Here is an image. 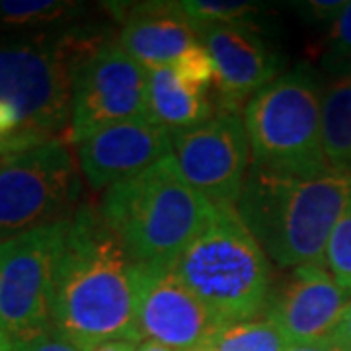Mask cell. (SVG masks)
<instances>
[{
    "label": "cell",
    "instance_id": "obj_1",
    "mask_svg": "<svg viewBox=\"0 0 351 351\" xmlns=\"http://www.w3.org/2000/svg\"><path fill=\"white\" fill-rule=\"evenodd\" d=\"M143 265L131 260L98 207L78 205L64 223L51 287V328L78 350L141 341Z\"/></svg>",
    "mask_w": 351,
    "mask_h": 351
},
{
    "label": "cell",
    "instance_id": "obj_2",
    "mask_svg": "<svg viewBox=\"0 0 351 351\" xmlns=\"http://www.w3.org/2000/svg\"><path fill=\"white\" fill-rule=\"evenodd\" d=\"M351 201V174L295 178L252 164L237 211L279 267L324 263L328 240Z\"/></svg>",
    "mask_w": 351,
    "mask_h": 351
},
{
    "label": "cell",
    "instance_id": "obj_3",
    "mask_svg": "<svg viewBox=\"0 0 351 351\" xmlns=\"http://www.w3.org/2000/svg\"><path fill=\"white\" fill-rule=\"evenodd\" d=\"M217 205L180 174L172 154L104 191L100 217L138 265H174L213 219Z\"/></svg>",
    "mask_w": 351,
    "mask_h": 351
},
{
    "label": "cell",
    "instance_id": "obj_4",
    "mask_svg": "<svg viewBox=\"0 0 351 351\" xmlns=\"http://www.w3.org/2000/svg\"><path fill=\"white\" fill-rule=\"evenodd\" d=\"M108 41L86 29L0 41V106L12 108L38 143H69L75 78Z\"/></svg>",
    "mask_w": 351,
    "mask_h": 351
},
{
    "label": "cell",
    "instance_id": "obj_5",
    "mask_svg": "<svg viewBox=\"0 0 351 351\" xmlns=\"http://www.w3.org/2000/svg\"><path fill=\"white\" fill-rule=\"evenodd\" d=\"M174 271L225 324L254 320L271 299L269 258L232 205H217Z\"/></svg>",
    "mask_w": 351,
    "mask_h": 351
},
{
    "label": "cell",
    "instance_id": "obj_6",
    "mask_svg": "<svg viewBox=\"0 0 351 351\" xmlns=\"http://www.w3.org/2000/svg\"><path fill=\"white\" fill-rule=\"evenodd\" d=\"M254 166L295 178L326 174L322 94L306 69L277 76L244 106Z\"/></svg>",
    "mask_w": 351,
    "mask_h": 351
},
{
    "label": "cell",
    "instance_id": "obj_7",
    "mask_svg": "<svg viewBox=\"0 0 351 351\" xmlns=\"http://www.w3.org/2000/svg\"><path fill=\"white\" fill-rule=\"evenodd\" d=\"M80 193L75 156L63 138L0 158V242L75 213Z\"/></svg>",
    "mask_w": 351,
    "mask_h": 351
},
{
    "label": "cell",
    "instance_id": "obj_8",
    "mask_svg": "<svg viewBox=\"0 0 351 351\" xmlns=\"http://www.w3.org/2000/svg\"><path fill=\"white\" fill-rule=\"evenodd\" d=\"M66 219L0 242V328L14 341L51 328L53 271Z\"/></svg>",
    "mask_w": 351,
    "mask_h": 351
},
{
    "label": "cell",
    "instance_id": "obj_9",
    "mask_svg": "<svg viewBox=\"0 0 351 351\" xmlns=\"http://www.w3.org/2000/svg\"><path fill=\"white\" fill-rule=\"evenodd\" d=\"M137 117H149V71L119 41H108L75 78L69 143Z\"/></svg>",
    "mask_w": 351,
    "mask_h": 351
},
{
    "label": "cell",
    "instance_id": "obj_10",
    "mask_svg": "<svg viewBox=\"0 0 351 351\" xmlns=\"http://www.w3.org/2000/svg\"><path fill=\"white\" fill-rule=\"evenodd\" d=\"M172 158L193 189L213 205L237 207L250 170L244 117L221 110L201 125L172 133Z\"/></svg>",
    "mask_w": 351,
    "mask_h": 351
},
{
    "label": "cell",
    "instance_id": "obj_11",
    "mask_svg": "<svg viewBox=\"0 0 351 351\" xmlns=\"http://www.w3.org/2000/svg\"><path fill=\"white\" fill-rule=\"evenodd\" d=\"M225 322L180 279L174 265H143L141 336L172 351L207 350Z\"/></svg>",
    "mask_w": 351,
    "mask_h": 351
},
{
    "label": "cell",
    "instance_id": "obj_12",
    "mask_svg": "<svg viewBox=\"0 0 351 351\" xmlns=\"http://www.w3.org/2000/svg\"><path fill=\"white\" fill-rule=\"evenodd\" d=\"M350 304L351 291L339 285L326 263H306L291 271L265 313L291 346L318 343L330 339Z\"/></svg>",
    "mask_w": 351,
    "mask_h": 351
},
{
    "label": "cell",
    "instance_id": "obj_13",
    "mask_svg": "<svg viewBox=\"0 0 351 351\" xmlns=\"http://www.w3.org/2000/svg\"><path fill=\"white\" fill-rule=\"evenodd\" d=\"M78 164L94 191L147 172L172 154V133L151 117L106 127L76 145Z\"/></svg>",
    "mask_w": 351,
    "mask_h": 351
},
{
    "label": "cell",
    "instance_id": "obj_14",
    "mask_svg": "<svg viewBox=\"0 0 351 351\" xmlns=\"http://www.w3.org/2000/svg\"><path fill=\"white\" fill-rule=\"evenodd\" d=\"M201 36L213 59V88L221 110L239 112V106L271 84L279 75V55L265 45L250 25H209L201 29Z\"/></svg>",
    "mask_w": 351,
    "mask_h": 351
},
{
    "label": "cell",
    "instance_id": "obj_15",
    "mask_svg": "<svg viewBox=\"0 0 351 351\" xmlns=\"http://www.w3.org/2000/svg\"><path fill=\"white\" fill-rule=\"evenodd\" d=\"M112 4L119 14V45L149 73L172 64L199 43V27L189 20L180 2Z\"/></svg>",
    "mask_w": 351,
    "mask_h": 351
},
{
    "label": "cell",
    "instance_id": "obj_16",
    "mask_svg": "<svg viewBox=\"0 0 351 351\" xmlns=\"http://www.w3.org/2000/svg\"><path fill=\"white\" fill-rule=\"evenodd\" d=\"M207 94L180 82L172 66L149 73V117L170 133L188 131L213 117Z\"/></svg>",
    "mask_w": 351,
    "mask_h": 351
},
{
    "label": "cell",
    "instance_id": "obj_17",
    "mask_svg": "<svg viewBox=\"0 0 351 351\" xmlns=\"http://www.w3.org/2000/svg\"><path fill=\"white\" fill-rule=\"evenodd\" d=\"M322 149L332 170L351 174V73L336 76L322 94Z\"/></svg>",
    "mask_w": 351,
    "mask_h": 351
},
{
    "label": "cell",
    "instance_id": "obj_18",
    "mask_svg": "<svg viewBox=\"0 0 351 351\" xmlns=\"http://www.w3.org/2000/svg\"><path fill=\"white\" fill-rule=\"evenodd\" d=\"M291 346L281 330L269 320H244L225 324L211 339V351H287Z\"/></svg>",
    "mask_w": 351,
    "mask_h": 351
},
{
    "label": "cell",
    "instance_id": "obj_19",
    "mask_svg": "<svg viewBox=\"0 0 351 351\" xmlns=\"http://www.w3.org/2000/svg\"><path fill=\"white\" fill-rule=\"evenodd\" d=\"M82 12L76 2L61 0H0V29L36 27L71 20Z\"/></svg>",
    "mask_w": 351,
    "mask_h": 351
},
{
    "label": "cell",
    "instance_id": "obj_20",
    "mask_svg": "<svg viewBox=\"0 0 351 351\" xmlns=\"http://www.w3.org/2000/svg\"><path fill=\"white\" fill-rule=\"evenodd\" d=\"M182 10L199 29L209 25L244 24L246 18L260 10L256 2H225V0H182Z\"/></svg>",
    "mask_w": 351,
    "mask_h": 351
},
{
    "label": "cell",
    "instance_id": "obj_21",
    "mask_svg": "<svg viewBox=\"0 0 351 351\" xmlns=\"http://www.w3.org/2000/svg\"><path fill=\"white\" fill-rule=\"evenodd\" d=\"M324 263L339 285L351 291V201L328 240Z\"/></svg>",
    "mask_w": 351,
    "mask_h": 351
},
{
    "label": "cell",
    "instance_id": "obj_22",
    "mask_svg": "<svg viewBox=\"0 0 351 351\" xmlns=\"http://www.w3.org/2000/svg\"><path fill=\"white\" fill-rule=\"evenodd\" d=\"M176 76L180 78L182 84L199 90L207 94V90L213 86L215 82V64L205 43H195L191 45L174 64Z\"/></svg>",
    "mask_w": 351,
    "mask_h": 351
},
{
    "label": "cell",
    "instance_id": "obj_23",
    "mask_svg": "<svg viewBox=\"0 0 351 351\" xmlns=\"http://www.w3.org/2000/svg\"><path fill=\"white\" fill-rule=\"evenodd\" d=\"M326 59L338 69V75L351 73V2H346L343 10L332 22Z\"/></svg>",
    "mask_w": 351,
    "mask_h": 351
},
{
    "label": "cell",
    "instance_id": "obj_24",
    "mask_svg": "<svg viewBox=\"0 0 351 351\" xmlns=\"http://www.w3.org/2000/svg\"><path fill=\"white\" fill-rule=\"evenodd\" d=\"M16 351H82L76 348L75 343H71L69 339H64L61 334H57L53 328L41 332L38 336L29 339L16 341Z\"/></svg>",
    "mask_w": 351,
    "mask_h": 351
},
{
    "label": "cell",
    "instance_id": "obj_25",
    "mask_svg": "<svg viewBox=\"0 0 351 351\" xmlns=\"http://www.w3.org/2000/svg\"><path fill=\"white\" fill-rule=\"evenodd\" d=\"M343 6L346 2H339V0H311V2L301 4L302 10L311 14L314 20H332V22L338 18Z\"/></svg>",
    "mask_w": 351,
    "mask_h": 351
},
{
    "label": "cell",
    "instance_id": "obj_26",
    "mask_svg": "<svg viewBox=\"0 0 351 351\" xmlns=\"http://www.w3.org/2000/svg\"><path fill=\"white\" fill-rule=\"evenodd\" d=\"M328 341H332L334 346H338L339 350L351 351V304L343 314V318L339 320L338 328L334 330V334L330 336Z\"/></svg>",
    "mask_w": 351,
    "mask_h": 351
},
{
    "label": "cell",
    "instance_id": "obj_27",
    "mask_svg": "<svg viewBox=\"0 0 351 351\" xmlns=\"http://www.w3.org/2000/svg\"><path fill=\"white\" fill-rule=\"evenodd\" d=\"M287 351H343L332 341H318V343H295L289 346Z\"/></svg>",
    "mask_w": 351,
    "mask_h": 351
},
{
    "label": "cell",
    "instance_id": "obj_28",
    "mask_svg": "<svg viewBox=\"0 0 351 351\" xmlns=\"http://www.w3.org/2000/svg\"><path fill=\"white\" fill-rule=\"evenodd\" d=\"M94 351H137V343H133V341H108Z\"/></svg>",
    "mask_w": 351,
    "mask_h": 351
},
{
    "label": "cell",
    "instance_id": "obj_29",
    "mask_svg": "<svg viewBox=\"0 0 351 351\" xmlns=\"http://www.w3.org/2000/svg\"><path fill=\"white\" fill-rule=\"evenodd\" d=\"M137 351H172L170 348H166L158 341H151V339H145L143 343H138Z\"/></svg>",
    "mask_w": 351,
    "mask_h": 351
},
{
    "label": "cell",
    "instance_id": "obj_30",
    "mask_svg": "<svg viewBox=\"0 0 351 351\" xmlns=\"http://www.w3.org/2000/svg\"><path fill=\"white\" fill-rule=\"evenodd\" d=\"M0 351H16V341L2 328H0Z\"/></svg>",
    "mask_w": 351,
    "mask_h": 351
},
{
    "label": "cell",
    "instance_id": "obj_31",
    "mask_svg": "<svg viewBox=\"0 0 351 351\" xmlns=\"http://www.w3.org/2000/svg\"><path fill=\"white\" fill-rule=\"evenodd\" d=\"M201 351H211V350H201Z\"/></svg>",
    "mask_w": 351,
    "mask_h": 351
},
{
    "label": "cell",
    "instance_id": "obj_32",
    "mask_svg": "<svg viewBox=\"0 0 351 351\" xmlns=\"http://www.w3.org/2000/svg\"><path fill=\"white\" fill-rule=\"evenodd\" d=\"M0 158H2V156H0Z\"/></svg>",
    "mask_w": 351,
    "mask_h": 351
}]
</instances>
